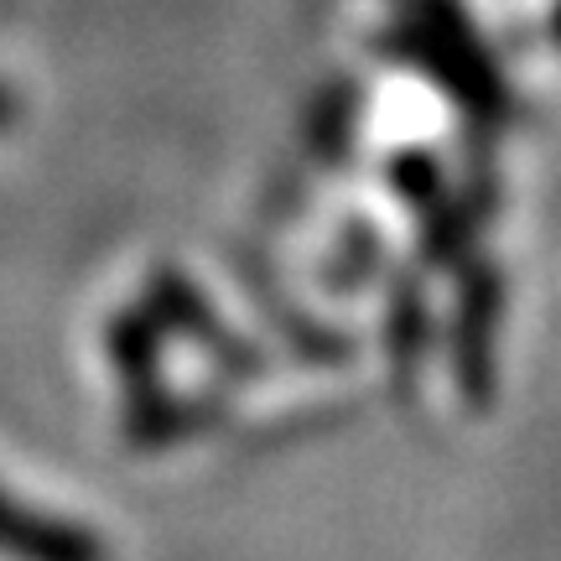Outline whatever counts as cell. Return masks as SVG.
<instances>
[{
	"label": "cell",
	"mask_w": 561,
	"mask_h": 561,
	"mask_svg": "<svg viewBox=\"0 0 561 561\" xmlns=\"http://www.w3.org/2000/svg\"><path fill=\"white\" fill-rule=\"evenodd\" d=\"M396 26L380 37L385 58L426 73L473 130H500L510 121V83L462 0H396Z\"/></svg>",
	"instance_id": "1"
},
{
	"label": "cell",
	"mask_w": 561,
	"mask_h": 561,
	"mask_svg": "<svg viewBox=\"0 0 561 561\" xmlns=\"http://www.w3.org/2000/svg\"><path fill=\"white\" fill-rule=\"evenodd\" d=\"M500 328H504V271H494L489 261L458 265L447 359H453L458 396L473 411H483L500 396Z\"/></svg>",
	"instance_id": "2"
},
{
	"label": "cell",
	"mask_w": 561,
	"mask_h": 561,
	"mask_svg": "<svg viewBox=\"0 0 561 561\" xmlns=\"http://www.w3.org/2000/svg\"><path fill=\"white\" fill-rule=\"evenodd\" d=\"M489 208H494V187L489 182H473V187H462V193H442L432 208H421V244L416 255L421 265H432V271H458V265L473 261V244H479V224L489 219Z\"/></svg>",
	"instance_id": "3"
},
{
	"label": "cell",
	"mask_w": 561,
	"mask_h": 561,
	"mask_svg": "<svg viewBox=\"0 0 561 561\" xmlns=\"http://www.w3.org/2000/svg\"><path fill=\"white\" fill-rule=\"evenodd\" d=\"M426 348H432V307H426L421 276L396 271V276H390V291H385V354H390L396 380L401 385L416 380Z\"/></svg>",
	"instance_id": "4"
},
{
	"label": "cell",
	"mask_w": 561,
	"mask_h": 561,
	"mask_svg": "<svg viewBox=\"0 0 561 561\" xmlns=\"http://www.w3.org/2000/svg\"><path fill=\"white\" fill-rule=\"evenodd\" d=\"M359 83L354 79H333L328 89H318V100L307 104V130H301V146L307 157L322 161V167H339L348 151H354V136H359Z\"/></svg>",
	"instance_id": "5"
},
{
	"label": "cell",
	"mask_w": 561,
	"mask_h": 561,
	"mask_svg": "<svg viewBox=\"0 0 561 561\" xmlns=\"http://www.w3.org/2000/svg\"><path fill=\"white\" fill-rule=\"evenodd\" d=\"M385 182H390V193L421 214V208H432V203L447 193V178H442V157L437 151H426V146H401L390 167H385Z\"/></svg>",
	"instance_id": "6"
},
{
	"label": "cell",
	"mask_w": 561,
	"mask_h": 561,
	"mask_svg": "<svg viewBox=\"0 0 561 561\" xmlns=\"http://www.w3.org/2000/svg\"><path fill=\"white\" fill-rule=\"evenodd\" d=\"M380 261H385L380 229H369V224H348L343 244L333 250V261H328V280H333L339 291H359V286L375 280Z\"/></svg>",
	"instance_id": "7"
},
{
	"label": "cell",
	"mask_w": 561,
	"mask_h": 561,
	"mask_svg": "<svg viewBox=\"0 0 561 561\" xmlns=\"http://www.w3.org/2000/svg\"><path fill=\"white\" fill-rule=\"evenodd\" d=\"M551 37H557V47H561V0H557V11H551Z\"/></svg>",
	"instance_id": "8"
}]
</instances>
